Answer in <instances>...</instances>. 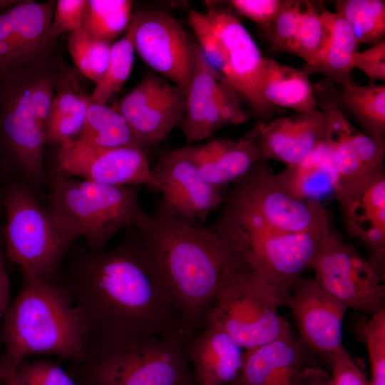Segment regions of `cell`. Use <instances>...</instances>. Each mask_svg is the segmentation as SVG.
<instances>
[{
    "label": "cell",
    "mask_w": 385,
    "mask_h": 385,
    "mask_svg": "<svg viewBox=\"0 0 385 385\" xmlns=\"http://www.w3.org/2000/svg\"><path fill=\"white\" fill-rule=\"evenodd\" d=\"M205 12L190 10L188 23L210 66L250 104L260 122L274 109L261 98L265 57L251 34L230 9L208 3Z\"/></svg>",
    "instance_id": "cell-8"
},
{
    "label": "cell",
    "mask_w": 385,
    "mask_h": 385,
    "mask_svg": "<svg viewBox=\"0 0 385 385\" xmlns=\"http://www.w3.org/2000/svg\"><path fill=\"white\" fill-rule=\"evenodd\" d=\"M304 4V0H284L275 19L263 31L272 51L292 53Z\"/></svg>",
    "instance_id": "cell-37"
},
{
    "label": "cell",
    "mask_w": 385,
    "mask_h": 385,
    "mask_svg": "<svg viewBox=\"0 0 385 385\" xmlns=\"http://www.w3.org/2000/svg\"><path fill=\"white\" fill-rule=\"evenodd\" d=\"M336 12L351 27L357 46L376 44L385 35L384 0H339Z\"/></svg>",
    "instance_id": "cell-33"
},
{
    "label": "cell",
    "mask_w": 385,
    "mask_h": 385,
    "mask_svg": "<svg viewBox=\"0 0 385 385\" xmlns=\"http://www.w3.org/2000/svg\"><path fill=\"white\" fill-rule=\"evenodd\" d=\"M267 161L255 165L234 183L227 197L256 215L268 227L292 234H326L331 229L320 202L299 201L277 184Z\"/></svg>",
    "instance_id": "cell-12"
},
{
    "label": "cell",
    "mask_w": 385,
    "mask_h": 385,
    "mask_svg": "<svg viewBox=\"0 0 385 385\" xmlns=\"http://www.w3.org/2000/svg\"><path fill=\"white\" fill-rule=\"evenodd\" d=\"M111 45L82 27L68 34V51L76 68L96 85L106 73Z\"/></svg>",
    "instance_id": "cell-34"
},
{
    "label": "cell",
    "mask_w": 385,
    "mask_h": 385,
    "mask_svg": "<svg viewBox=\"0 0 385 385\" xmlns=\"http://www.w3.org/2000/svg\"><path fill=\"white\" fill-rule=\"evenodd\" d=\"M1 207L6 253L21 270H27L54 284L75 238L54 215L43 207L35 193L16 178L6 174Z\"/></svg>",
    "instance_id": "cell-7"
},
{
    "label": "cell",
    "mask_w": 385,
    "mask_h": 385,
    "mask_svg": "<svg viewBox=\"0 0 385 385\" xmlns=\"http://www.w3.org/2000/svg\"><path fill=\"white\" fill-rule=\"evenodd\" d=\"M5 385H19L13 377H9L4 381Z\"/></svg>",
    "instance_id": "cell-46"
},
{
    "label": "cell",
    "mask_w": 385,
    "mask_h": 385,
    "mask_svg": "<svg viewBox=\"0 0 385 385\" xmlns=\"http://www.w3.org/2000/svg\"><path fill=\"white\" fill-rule=\"evenodd\" d=\"M10 377L19 385H76L63 369L50 360L24 361Z\"/></svg>",
    "instance_id": "cell-38"
},
{
    "label": "cell",
    "mask_w": 385,
    "mask_h": 385,
    "mask_svg": "<svg viewBox=\"0 0 385 385\" xmlns=\"http://www.w3.org/2000/svg\"><path fill=\"white\" fill-rule=\"evenodd\" d=\"M299 339L314 354L324 359L342 344L346 306L314 279L300 277L294 283L289 307Z\"/></svg>",
    "instance_id": "cell-20"
},
{
    "label": "cell",
    "mask_w": 385,
    "mask_h": 385,
    "mask_svg": "<svg viewBox=\"0 0 385 385\" xmlns=\"http://www.w3.org/2000/svg\"><path fill=\"white\" fill-rule=\"evenodd\" d=\"M334 196L346 233L366 247L371 260L385 268L384 165L366 175L338 180Z\"/></svg>",
    "instance_id": "cell-17"
},
{
    "label": "cell",
    "mask_w": 385,
    "mask_h": 385,
    "mask_svg": "<svg viewBox=\"0 0 385 385\" xmlns=\"http://www.w3.org/2000/svg\"><path fill=\"white\" fill-rule=\"evenodd\" d=\"M21 274V289L4 316L0 334L4 346L0 360L3 382L31 356L79 361L88 339L86 319L63 284L48 282L27 270Z\"/></svg>",
    "instance_id": "cell-3"
},
{
    "label": "cell",
    "mask_w": 385,
    "mask_h": 385,
    "mask_svg": "<svg viewBox=\"0 0 385 385\" xmlns=\"http://www.w3.org/2000/svg\"><path fill=\"white\" fill-rule=\"evenodd\" d=\"M1 207H0V222L1 219ZM1 226V225H0ZM0 227V322L8 309V303L10 292V284L9 275L4 260Z\"/></svg>",
    "instance_id": "cell-44"
},
{
    "label": "cell",
    "mask_w": 385,
    "mask_h": 385,
    "mask_svg": "<svg viewBox=\"0 0 385 385\" xmlns=\"http://www.w3.org/2000/svg\"><path fill=\"white\" fill-rule=\"evenodd\" d=\"M330 89V88H329ZM337 103L349 110L359 122L363 133L380 143L385 136V86L369 82L353 85L341 91L330 89Z\"/></svg>",
    "instance_id": "cell-30"
},
{
    "label": "cell",
    "mask_w": 385,
    "mask_h": 385,
    "mask_svg": "<svg viewBox=\"0 0 385 385\" xmlns=\"http://www.w3.org/2000/svg\"><path fill=\"white\" fill-rule=\"evenodd\" d=\"M248 118L237 93L210 66L196 42L195 66L180 125L187 143L205 140L217 130L243 124Z\"/></svg>",
    "instance_id": "cell-14"
},
{
    "label": "cell",
    "mask_w": 385,
    "mask_h": 385,
    "mask_svg": "<svg viewBox=\"0 0 385 385\" xmlns=\"http://www.w3.org/2000/svg\"><path fill=\"white\" fill-rule=\"evenodd\" d=\"M356 330L367 349L371 385H385V309L363 319Z\"/></svg>",
    "instance_id": "cell-36"
},
{
    "label": "cell",
    "mask_w": 385,
    "mask_h": 385,
    "mask_svg": "<svg viewBox=\"0 0 385 385\" xmlns=\"http://www.w3.org/2000/svg\"><path fill=\"white\" fill-rule=\"evenodd\" d=\"M260 94L273 109L283 107L299 113L314 111L318 106L309 75L271 58L264 59Z\"/></svg>",
    "instance_id": "cell-27"
},
{
    "label": "cell",
    "mask_w": 385,
    "mask_h": 385,
    "mask_svg": "<svg viewBox=\"0 0 385 385\" xmlns=\"http://www.w3.org/2000/svg\"><path fill=\"white\" fill-rule=\"evenodd\" d=\"M280 307L272 287L245 268L224 289L207 322L220 324L247 350L292 333L289 322L278 312Z\"/></svg>",
    "instance_id": "cell-10"
},
{
    "label": "cell",
    "mask_w": 385,
    "mask_h": 385,
    "mask_svg": "<svg viewBox=\"0 0 385 385\" xmlns=\"http://www.w3.org/2000/svg\"><path fill=\"white\" fill-rule=\"evenodd\" d=\"M324 9L320 1H304L292 54L304 60L306 65H312L319 60L327 42Z\"/></svg>",
    "instance_id": "cell-35"
},
{
    "label": "cell",
    "mask_w": 385,
    "mask_h": 385,
    "mask_svg": "<svg viewBox=\"0 0 385 385\" xmlns=\"http://www.w3.org/2000/svg\"><path fill=\"white\" fill-rule=\"evenodd\" d=\"M63 278L86 319L88 339L146 333L187 342L170 297L125 239L109 249L83 248Z\"/></svg>",
    "instance_id": "cell-2"
},
{
    "label": "cell",
    "mask_w": 385,
    "mask_h": 385,
    "mask_svg": "<svg viewBox=\"0 0 385 385\" xmlns=\"http://www.w3.org/2000/svg\"><path fill=\"white\" fill-rule=\"evenodd\" d=\"M322 14L327 29L324 51L315 63L304 64L302 69L308 75L322 74L341 88L356 83L352 74V59L358 48L355 36L348 23L337 13L324 9Z\"/></svg>",
    "instance_id": "cell-28"
},
{
    "label": "cell",
    "mask_w": 385,
    "mask_h": 385,
    "mask_svg": "<svg viewBox=\"0 0 385 385\" xmlns=\"http://www.w3.org/2000/svg\"><path fill=\"white\" fill-rule=\"evenodd\" d=\"M325 361L331 371L332 385H371L344 346L327 356Z\"/></svg>",
    "instance_id": "cell-39"
},
{
    "label": "cell",
    "mask_w": 385,
    "mask_h": 385,
    "mask_svg": "<svg viewBox=\"0 0 385 385\" xmlns=\"http://www.w3.org/2000/svg\"><path fill=\"white\" fill-rule=\"evenodd\" d=\"M123 239L167 291L188 342L203 329L232 278L247 268L206 226L174 215L160 202L153 212L142 208Z\"/></svg>",
    "instance_id": "cell-1"
},
{
    "label": "cell",
    "mask_w": 385,
    "mask_h": 385,
    "mask_svg": "<svg viewBox=\"0 0 385 385\" xmlns=\"http://www.w3.org/2000/svg\"><path fill=\"white\" fill-rule=\"evenodd\" d=\"M137 23L136 14L133 13L125 32L112 43L106 73L91 93L95 102L107 105L130 77L135 58L134 36Z\"/></svg>",
    "instance_id": "cell-31"
},
{
    "label": "cell",
    "mask_w": 385,
    "mask_h": 385,
    "mask_svg": "<svg viewBox=\"0 0 385 385\" xmlns=\"http://www.w3.org/2000/svg\"><path fill=\"white\" fill-rule=\"evenodd\" d=\"M3 381L0 379V385H3Z\"/></svg>",
    "instance_id": "cell-47"
},
{
    "label": "cell",
    "mask_w": 385,
    "mask_h": 385,
    "mask_svg": "<svg viewBox=\"0 0 385 385\" xmlns=\"http://www.w3.org/2000/svg\"><path fill=\"white\" fill-rule=\"evenodd\" d=\"M152 170L163 187L159 202L183 219L204 221L225 200L222 188L211 185L200 174L190 145L165 151Z\"/></svg>",
    "instance_id": "cell-19"
},
{
    "label": "cell",
    "mask_w": 385,
    "mask_h": 385,
    "mask_svg": "<svg viewBox=\"0 0 385 385\" xmlns=\"http://www.w3.org/2000/svg\"><path fill=\"white\" fill-rule=\"evenodd\" d=\"M71 142L88 148L133 146L145 150L118 111L113 107L96 103L93 98L81 135Z\"/></svg>",
    "instance_id": "cell-29"
},
{
    "label": "cell",
    "mask_w": 385,
    "mask_h": 385,
    "mask_svg": "<svg viewBox=\"0 0 385 385\" xmlns=\"http://www.w3.org/2000/svg\"><path fill=\"white\" fill-rule=\"evenodd\" d=\"M190 149L201 176L220 188L236 183L255 165L267 161L255 127L239 139H215Z\"/></svg>",
    "instance_id": "cell-24"
},
{
    "label": "cell",
    "mask_w": 385,
    "mask_h": 385,
    "mask_svg": "<svg viewBox=\"0 0 385 385\" xmlns=\"http://www.w3.org/2000/svg\"><path fill=\"white\" fill-rule=\"evenodd\" d=\"M314 354L299 337L288 334L245 351L242 367L231 385H295Z\"/></svg>",
    "instance_id": "cell-22"
},
{
    "label": "cell",
    "mask_w": 385,
    "mask_h": 385,
    "mask_svg": "<svg viewBox=\"0 0 385 385\" xmlns=\"http://www.w3.org/2000/svg\"><path fill=\"white\" fill-rule=\"evenodd\" d=\"M91 101V94L83 89L76 71L66 63L56 83L46 143L61 145L77 139Z\"/></svg>",
    "instance_id": "cell-26"
},
{
    "label": "cell",
    "mask_w": 385,
    "mask_h": 385,
    "mask_svg": "<svg viewBox=\"0 0 385 385\" xmlns=\"http://www.w3.org/2000/svg\"><path fill=\"white\" fill-rule=\"evenodd\" d=\"M56 1H21L0 14V73L19 70L56 55L51 32Z\"/></svg>",
    "instance_id": "cell-16"
},
{
    "label": "cell",
    "mask_w": 385,
    "mask_h": 385,
    "mask_svg": "<svg viewBox=\"0 0 385 385\" xmlns=\"http://www.w3.org/2000/svg\"><path fill=\"white\" fill-rule=\"evenodd\" d=\"M245 351L220 324L207 322L188 346L195 381L231 385L242 367Z\"/></svg>",
    "instance_id": "cell-23"
},
{
    "label": "cell",
    "mask_w": 385,
    "mask_h": 385,
    "mask_svg": "<svg viewBox=\"0 0 385 385\" xmlns=\"http://www.w3.org/2000/svg\"><path fill=\"white\" fill-rule=\"evenodd\" d=\"M21 0H0V14L19 4Z\"/></svg>",
    "instance_id": "cell-45"
},
{
    "label": "cell",
    "mask_w": 385,
    "mask_h": 385,
    "mask_svg": "<svg viewBox=\"0 0 385 385\" xmlns=\"http://www.w3.org/2000/svg\"><path fill=\"white\" fill-rule=\"evenodd\" d=\"M353 68L361 71L370 82L385 80V40L363 51H356L352 59Z\"/></svg>",
    "instance_id": "cell-42"
},
{
    "label": "cell",
    "mask_w": 385,
    "mask_h": 385,
    "mask_svg": "<svg viewBox=\"0 0 385 385\" xmlns=\"http://www.w3.org/2000/svg\"><path fill=\"white\" fill-rule=\"evenodd\" d=\"M66 63L56 54L0 73V164L36 195L48 185L43 167L46 125Z\"/></svg>",
    "instance_id": "cell-4"
},
{
    "label": "cell",
    "mask_w": 385,
    "mask_h": 385,
    "mask_svg": "<svg viewBox=\"0 0 385 385\" xmlns=\"http://www.w3.org/2000/svg\"><path fill=\"white\" fill-rule=\"evenodd\" d=\"M255 128L265 158L289 165L327 140L329 116L317 108L259 122Z\"/></svg>",
    "instance_id": "cell-21"
},
{
    "label": "cell",
    "mask_w": 385,
    "mask_h": 385,
    "mask_svg": "<svg viewBox=\"0 0 385 385\" xmlns=\"http://www.w3.org/2000/svg\"><path fill=\"white\" fill-rule=\"evenodd\" d=\"M274 177L278 185L299 201H317L333 195L338 182L332 148L327 140Z\"/></svg>",
    "instance_id": "cell-25"
},
{
    "label": "cell",
    "mask_w": 385,
    "mask_h": 385,
    "mask_svg": "<svg viewBox=\"0 0 385 385\" xmlns=\"http://www.w3.org/2000/svg\"><path fill=\"white\" fill-rule=\"evenodd\" d=\"M53 172L111 185H146L162 192L144 149L133 147L88 148L73 142L60 145Z\"/></svg>",
    "instance_id": "cell-15"
},
{
    "label": "cell",
    "mask_w": 385,
    "mask_h": 385,
    "mask_svg": "<svg viewBox=\"0 0 385 385\" xmlns=\"http://www.w3.org/2000/svg\"><path fill=\"white\" fill-rule=\"evenodd\" d=\"M188 343L146 333L103 336L89 339L73 364L85 385H194Z\"/></svg>",
    "instance_id": "cell-6"
},
{
    "label": "cell",
    "mask_w": 385,
    "mask_h": 385,
    "mask_svg": "<svg viewBox=\"0 0 385 385\" xmlns=\"http://www.w3.org/2000/svg\"><path fill=\"white\" fill-rule=\"evenodd\" d=\"M295 385H332L330 374L317 366H307L301 372Z\"/></svg>",
    "instance_id": "cell-43"
},
{
    "label": "cell",
    "mask_w": 385,
    "mask_h": 385,
    "mask_svg": "<svg viewBox=\"0 0 385 385\" xmlns=\"http://www.w3.org/2000/svg\"><path fill=\"white\" fill-rule=\"evenodd\" d=\"M87 0L56 1L51 32L53 38L66 33L68 34L83 26Z\"/></svg>",
    "instance_id": "cell-40"
},
{
    "label": "cell",
    "mask_w": 385,
    "mask_h": 385,
    "mask_svg": "<svg viewBox=\"0 0 385 385\" xmlns=\"http://www.w3.org/2000/svg\"><path fill=\"white\" fill-rule=\"evenodd\" d=\"M113 108L125 118L141 144L152 146L180 127L185 109V93L150 72Z\"/></svg>",
    "instance_id": "cell-18"
},
{
    "label": "cell",
    "mask_w": 385,
    "mask_h": 385,
    "mask_svg": "<svg viewBox=\"0 0 385 385\" xmlns=\"http://www.w3.org/2000/svg\"><path fill=\"white\" fill-rule=\"evenodd\" d=\"M206 227L272 287L282 307H289L294 283L310 268L327 234H292L272 228L227 197L218 216Z\"/></svg>",
    "instance_id": "cell-5"
},
{
    "label": "cell",
    "mask_w": 385,
    "mask_h": 385,
    "mask_svg": "<svg viewBox=\"0 0 385 385\" xmlns=\"http://www.w3.org/2000/svg\"><path fill=\"white\" fill-rule=\"evenodd\" d=\"M284 0H230L227 4L237 14L255 22L263 31L268 29Z\"/></svg>",
    "instance_id": "cell-41"
},
{
    "label": "cell",
    "mask_w": 385,
    "mask_h": 385,
    "mask_svg": "<svg viewBox=\"0 0 385 385\" xmlns=\"http://www.w3.org/2000/svg\"><path fill=\"white\" fill-rule=\"evenodd\" d=\"M310 268L314 279L348 309L369 317L385 309L384 270L330 229Z\"/></svg>",
    "instance_id": "cell-11"
},
{
    "label": "cell",
    "mask_w": 385,
    "mask_h": 385,
    "mask_svg": "<svg viewBox=\"0 0 385 385\" xmlns=\"http://www.w3.org/2000/svg\"><path fill=\"white\" fill-rule=\"evenodd\" d=\"M133 4L130 0H87L82 28L112 44L128 28L133 14Z\"/></svg>",
    "instance_id": "cell-32"
},
{
    "label": "cell",
    "mask_w": 385,
    "mask_h": 385,
    "mask_svg": "<svg viewBox=\"0 0 385 385\" xmlns=\"http://www.w3.org/2000/svg\"><path fill=\"white\" fill-rule=\"evenodd\" d=\"M47 185L48 210L75 240L83 238L93 250L105 249L138 214L125 195L113 187L93 184L81 188L76 178L56 172Z\"/></svg>",
    "instance_id": "cell-9"
},
{
    "label": "cell",
    "mask_w": 385,
    "mask_h": 385,
    "mask_svg": "<svg viewBox=\"0 0 385 385\" xmlns=\"http://www.w3.org/2000/svg\"><path fill=\"white\" fill-rule=\"evenodd\" d=\"M135 51L157 74L186 93L195 66L196 41L162 9L135 12Z\"/></svg>",
    "instance_id": "cell-13"
}]
</instances>
